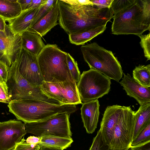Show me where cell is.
<instances>
[{"instance_id": "obj_1", "label": "cell", "mask_w": 150, "mask_h": 150, "mask_svg": "<svg viewBox=\"0 0 150 150\" xmlns=\"http://www.w3.org/2000/svg\"><path fill=\"white\" fill-rule=\"evenodd\" d=\"M58 24L68 35L106 25L113 18L111 8L98 9L87 5L76 6L57 0Z\"/></svg>"}, {"instance_id": "obj_2", "label": "cell", "mask_w": 150, "mask_h": 150, "mask_svg": "<svg viewBox=\"0 0 150 150\" xmlns=\"http://www.w3.org/2000/svg\"><path fill=\"white\" fill-rule=\"evenodd\" d=\"M8 107L9 111L24 123L44 120L62 113L71 114L77 110L75 105H56L31 99L11 101Z\"/></svg>"}, {"instance_id": "obj_3", "label": "cell", "mask_w": 150, "mask_h": 150, "mask_svg": "<svg viewBox=\"0 0 150 150\" xmlns=\"http://www.w3.org/2000/svg\"><path fill=\"white\" fill-rule=\"evenodd\" d=\"M112 33L116 35L133 34L139 36L150 31V19L144 14L140 0L114 14Z\"/></svg>"}, {"instance_id": "obj_4", "label": "cell", "mask_w": 150, "mask_h": 150, "mask_svg": "<svg viewBox=\"0 0 150 150\" xmlns=\"http://www.w3.org/2000/svg\"><path fill=\"white\" fill-rule=\"evenodd\" d=\"M80 49L84 59L90 69L119 82L122 78L123 72L120 62L111 51L96 42L83 45Z\"/></svg>"}, {"instance_id": "obj_5", "label": "cell", "mask_w": 150, "mask_h": 150, "mask_svg": "<svg viewBox=\"0 0 150 150\" xmlns=\"http://www.w3.org/2000/svg\"><path fill=\"white\" fill-rule=\"evenodd\" d=\"M67 54L56 44H48L45 45L37 57L44 81H64L71 74L67 64Z\"/></svg>"}, {"instance_id": "obj_6", "label": "cell", "mask_w": 150, "mask_h": 150, "mask_svg": "<svg viewBox=\"0 0 150 150\" xmlns=\"http://www.w3.org/2000/svg\"><path fill=\"white\" fill-rule=\"evenodd\" d=\"M6 83L11 101L36 100L52 104L62 105L46 94L40 86L33 85L24 79L19 73L15 60L10 67Z\"/></svg>"}, {"instance_id": "obj_7", "label": "cell", "mask_w": 150, "mask_h": 150, "mask_svg": "<svg viewBox=\"0 0 150 150\" xmlns=\"http://www.w3.org/2000/svg\"><path fill=\"white\" fill-rule=\"evenodd\" d=\"M137 115L130 106H121L109 148L128 150L133 142Z\"/></svg>"}, {"instance_id": "obj_8", "label": "cell", "mask_w": 150, "mask_h": 150, "mask_svg": "<svg viewBox=\"0 0 150 150\" xmlns=\"http://www.w3.org/2000/svg\"><path fill=\"white\" fill-rule=\"evenodd\" d=\"M110 79L98 71L90 69L83 71L77 84L81 102L97 100L110 91Z\"/></svg>"}, {"instance_id": "obj_9", "label": "cell", "mask_w": 150, "mask_h": 150, "mask_svg": "<svg viewBox=\"0 0 150 150\" xmlns=\"http://www.w3.org/2000/svg\"><path fill=\"white\" fill-rule=\"evenodd\" d=\"M70 115L62 113L44 120L25 123L26 133L39 137L53 136L71 138Z\"/></svg>"}, {"instance_id": "obj_10", "label": "cell", "mask_w": 150, "mask_h": 150, "mask_svg": "<svg viewBox=\"0 0 150 150\" xmlns=\"http://www.w3.org/2000/svg\"><path fill=\"white\" fill-rule=\"evenodd\" d=\"M40 87L42 91L52 98L62 104L76 105L82 104L77 88V83L71 74L64 81L55 82L43 81Z\"/></svg>"}, {"instance_id": "obj_11", "label": "cell", "mask_w": 150, "mask_h": 150, "mask_svg": "<svg viewBox=\"0 0 150 150\" xmlns=\"http://www.w3.org/2000/svg\"><path fill=\"white\" fill-rule=\"evenodd\" d=\"M15 60L21 75L31 83L40 86L44 80L37 57L22 48Z\"/></svg>"}, {"instance_id": "obj_12", "label": "cell", "mask_w": 150, "mask_h": 150, "mask_svg": "<svg viewBox=\"0 0 150 150\" xmlns=\"http://www.w3.org/2000/svg\"><path fill=\"white\" fill-rule=\"evenodd\" d=\"M26 134L25 124L21 121L0 122V150H12Z\"/></svg>"}, {"instance_id": "obj_13", "label": "cell", "mask_w": 150, "mask_h": 150, "mask_svg": "<svg viewBox=\"0 0 150 150\" xmlns=\"http://www.w3.org/2000/svg\"><path fill=\"white\" fill-rule=\"evenodd\" d=\"M22 48L21 35L0 31V61L10 67Z\"/></svg>"}, {"instance_id": "obj_14", "label": "cell", "mask_w": 150, "mask_h": 150, "mask_svg": "<svg viewBox=\"0 0 150 150\" xmlns=\"http://www.w3.org/2000/svg\"><path fill=\"white\" fill-rule=\"evenodd\" d=\"M121 106L113 105L107 107L104 112L99 130L104 145L109 146L112 138L115 125Z\"/></svg>"}, {"instance_id": "obj_15", "label": "cell", "mask_w": 150, "mask_h": 150, "mask_svg": "<svg viewBox=\"0 0 150 150\" xmlns=\"http://www.w3.org/2000/svg\"><path fill=\"white\" fill-rule=\"evenodd\" d=\"M127 95L134 98L140 105L150 103V88L144 87L127 73L120 82Z\"/></svg>"}, {"instance_id": "obj_16", "label": "cell", "mask_w": 150, "mask_h": 150, "mask_svg": "<svg viewBox=\"0 0 150 150\" xmlns=\"http://www.w3.org/2000/svg\"><path fill=\"white\" fill-rule=\"evenodd\" d=\"M99 107L98 99L82 103L81 114L84 127L88 134H92L97 128L100 114Z\"/></svg>"}, {"instance_id": "obj_17", "label": "cell", "mask_w": 150, "mask_h": 150, "mask_svg": "<svg viewBox=\"0 0 150 150\" xmlns=\"http://www.w3.org/2000/svg\"><path fill=\"white\" fill-rule=\"evenodd\" d=\"M39 7L22 11L18 16L7 21L8 25L13 34L21 35L23 32L28 31Z\"/></svg>"}, {"instance_id": "obj_18", "label": "cell", "mask_w": 150, "mask_h": 150, "mask_svg": "<svg viewBox=\"0 0 150 150\" xmlns=\"http://www.w3.org/2000/svg\"><path fill=\"white\" fill-rule=\"evenodd\" d=\"M57 1V0L50 12L28 31L37 33L42 37L58 24L59 11Z\"/></svg>"}, {"instance_id": "obj_19", "label": "cell", "mask_w": 150, "mask_h": 150, "mask_svg": "<svg viewBox=\"0 0 150 150\" xmlns=\"http://www.w3.org/2000/svg\"><path fill=\"white\" fill-rule=\"evenodd\" d=\"M22 48L37 57L45 45L42 37L37 33L26 31L21 35Z\"/></svg>"}, {"instance_id": "obj_20", "label": "cell", "mask_w": 150, "mask_h": 150, "mask_svg": "<svg viewBox=\"0 0 150 150\" xmlns=\"http://www.w3.org/2000/svg\"><path fill=\"white\" fill-rule=\"evenodd\" d=\"M106 28V25H104L70 34L68 35L69 41L71 43L76 45H83L86 43L103 33Z\"/></svg>"}, {"instance_id": "obj_21", "label": "cell", "mask_w": 150, "mask_h": 150, "mask_svg": "<svg viewBox=\"0 0 150 150\" xmlns=\"http://www.w3.org/2000/svg\"><path fill=\"white\" fill-rule=\"evenodd\" d=\"M136 113L137 120L133 142L136 139L142 131L150 124V103L140 105Z\"/></svg>"}, {"instance_id": "obj_22", "label": "cell", "mask_w": 150, "mask_h": 150, "mask_svg": "<svg viewBox=\"0 0 150 150\" xmlns=\"http://www.w3.org/2000/svg\"><path fill=\"white\" fill-rule=\"evenodd\" d=\"M22 11L18 0H0V16L6 21L16 18Z\"/></svg>"}, {"instance_id": "obj_23", "label": "cell", "mask_w": 150, "mask_h": 150, "mask_svg": "<svg viewBox=\"0 0 150 150\" xmlns=\"http://www.w3.org/2000/svg\"><path fill=\"white\" fill-rule=\"evenodd\" d=\"M40 137L41 141L38 144L63 149L70 147L73 142L71 137L69 138L53 136H45Z\"/></svg>"}, {"instance_id": "obj_24", "label": "cell", "mask_w": 150, "mask_h": 150, "mask_svg": "<svg viewBox=\"0 0 150 150\" xmlns=\"http://www.w3.org/2000/svg\"><path fill=\"white\" fill-rule=\"evenodd\" d=\"M132 78L142 86L150 88V64L139 65L136 67L132 73Z\"/></svg>"}, {"instance_id": "obj_25", "label": "cell", "mask_w": 150, "mask_h": 150, "mask_svg": "<svg viewBox=\"0 0 150 150\" xmlns=\"http://www.w3.org/2000/svg\"><path fill=\"white\" fill-rule=\"evenodd\" d=\"M57 0H43L36 13L30 28L50 12Z\"/></svg>"}, {"instance_id": "obj_26", "label": "cell", "mask_w": 150, "mask_h": 150, "mask_svg": "<svg viewBox=\"0 0 150 150\" xmlns=\"http://www.w3.org/2000/svg\"><path fill=\"white\" fill-rule=\"evenodd\" d=\"M67 60L68 68L71 74L77 84L81 77V74L77 62L75 61L69 53H67Z\"/></svg>"}, {"instance_id": "obj_27", "label": "cell", "mask_w": 150, "mask_h": 150, "mask_svg": "<svg viewBox=\"0 0 150 150\" xmlns=\"http://www.w3.org/2000/svg\"><path fill=\"white\" fill-rule=\"evenodd\" d=\"M149 142H150V124L142 131L136 139L132 142L131 147L137 146Z\"/></svg>"}, {"instance_id": "obj_28", "label": "cell", "mask_w": 150, "mask_h": 150, "mask_svg": "<svg viewBox=\"0 0 150 150\" xmlns=\"http://www.w3.org/2000/svg\"><path fill=\"white\" fill-rule=\"evenodd\" d=\"M150 33L146 35L139 36L141 39L140 45L144 50V55L147 58V61L150 60Z\"/></svg>"}, {"instance_id": "obj_29", "label": "cell", "mask_w": 150, "mask_h": 150, "mask_svg": "<svg viewBox=\"0 0 150 150\" xmlns=\"http://www.w3.org/2000/svg\"><path fill=\"white\" fill-rule=\"evenodd\" d=\"M89 150H111L102 142L100 133L98 130L96 136L93 138L92 144ZM128 150H131L130 148Z\"/></svg>"}, {"instance_id": "obj_30", "label": "cell", "mask_w": 150, "mask_h": 150, "mask_svg": "<svg viewBox=\"0 0 150 150\" xmlns=\"http://www.w3.org/2000/svg\"><path fill=\"white\" fill-rule=\"evenodd\" d=\"M134 0H113L111 6L114 14L132 3Z\"/></svg>"}, {"instance_id": "obj_31", "label": "cell", "mask_w": 150, "mask_h": 150, "mask_svg": "<svg viewBox=\"0 0 150 150\" xmlns=\"http://www.w3.org/2000/svg\"><path fill=\"white\" fill-rule=\"evenodd\" d=\"M40 147L39 144L34 145L27 143L23 138L16 144L12 150H38Z\"/></svg>"}, {"instance_id": "obj_32", "label": "cell", "mask_w": 150, "mask_h": 150, "mask_svg": "<svg viewBox=\"0 0 150 150\" xmlns=\"http://www.w3.org/2000/svg\"><path fill=\"white\" fill-rule=\"evenodd\" d=\"M11 101L6 83L0 80V102L8 104Z\"/></svg>"}, {"instance_id": "obj_33", "label": "cell", "mask_w": 150, "mask_h": 150, "mask_svg": "<svg viewBox=\"0 0 150 150\" xmlns=\"http://www.w3.org/2000/svg\"><path fill=\"white\" fill-rule=\"evenodd\" d=\"M10 70L9 67L5 62L0 61V80L6 82Z\"/></svg>"}, {"instance_id": "obj_34", "label": "cell", "mask_w": 150, "mask_h": 150, "mask_svg": "<svg viewBox=\"0 0 150 150\" xmlns=\"http://www.w3.org/2000/svg\"><path fill=\"white\" fill-rule=\"evenodd\" d=\"M113 0H90L94 6L95 5L98 9L110 8Z\"/></svg>"}, {"instance_id": "obj_35", "label": "cell", "mask_w": 150, "mask_h": 150, "mask_svg": "<svg viewBox=\"0 0 150 150\" xmlns=\"http://www.w3.org/2000/svg\"><path fill=\"white\" fill-rule=\"evenodd\" d=\"M69 4L76 6L88 5L94 6L93 3L90 0H62Z\"/></svg>"}, {"instance_id": "obj_36", "label": "cell", "mask_w": 150, "mask_h": 150, "mask_svg": "<svg viewBox=\"0 0 150 150\" xmlns=\"http://www.w3.org/2000/svg\"><path fill=\"white\" fill-rule=\"evenodd\" d=\"M143 13L146 17L150 19V0H140Z\"/></svg>"}, {"instance_id": "obj_37", "label": "cell", "mask_w": 150, "mask_h": 150, "mask_svg": "<svg viewBox=\"0 0 150 150\" xmlns=\"http://www.w3.org/2000/svg\"><path fill=\"white\" fill-rule=\"evenodd\" d=\"M4 19L0 16V31L6 34L11 33Z\"/></svg>"}, {"instance_id": "obj_38", "label": "cell", "mask_w": 150, "mask_h": 150, "mask_svg": "<svg viewBox=\"0 0 150 150\" xmlns=\"http://www.w3.org/2000/svg\"><path fill=\"white\" fill-rule=\"evenodd\" d=\"M131 150H150V142L130 147Z\"/></svg>"}, {"instance_id": "obj_39", "label": "cell", "mask_w": 150, "mask_h": 150, "mask_svg": "<svg viewBox=\"0 0 150 150\" xmlns=\"http://www.w3.org/2000/svg\"><path fill=\"white\" fill-rule=\"evenodd\" d=\"M40 141V137L35 136H30L26 140V142L27 143L34 145L38 144Z\"/></svg>"}, {"instance_id": "obj_40", "label": "cell", "mask_w": 150, "mask_h": 150, "mask_svg": "<svg viewBox=\"0 0 150 150\" xmlns=\"http://www.w3.org/2000/svg\"><path fill=\"white\" fill-rule=\"evenodd\" d=\"M32 0H18L21 6L22 11L28 8Z\"/></svg>"}, {"instance_id": "obj_41", "label": "cell", "mask_w": 150, "mask_h": 150, "mask_svg": "<svg viewBox=\"0 0 150 150\" xmlns=\"http://www.w3.org/2000/svg\"><path fill=\"white\" fill-rule=\"evenodd\" d=\"M43 0H32L28 9L35 8L38 7L41 4Z\"/></svg>"}, {"instance_id": "obj_42", "label": "cell", "mask_w": 150, "mask_h": 150, "mask_svg": "<svg viewBox=\"0 0 150 150\" xmlns=\"http://www.w3.org/2000/svg\"><path fill=\"white\" fill-rule=\"evenodd\" d=\"M40 147L38 150H63V149L47 146L40 145Z\"/></svg>"}]
</instances>
